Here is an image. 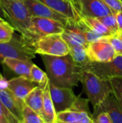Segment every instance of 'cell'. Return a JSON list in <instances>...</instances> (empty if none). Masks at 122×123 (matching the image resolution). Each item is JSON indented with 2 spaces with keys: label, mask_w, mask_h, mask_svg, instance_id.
Wrapping results in <instances>:
<instances>
[{
  "label": "cell",
  "mask_w": 122,
  "mask_h": 123,
  "mask_svg": "<svg viewBox=\"0 0 122 123\" xmlns=\"http://www.w3.org/2000/svg\"><path fill=\"white\" fill-rule=\"evenodd\" d=\"M81 17L100 18L113 14L103 0H73Z\"/></svg>",
  "instance_id": "10"
},
{
  "label": "cell",
  "mask_w": 122,
  "mask_h": 123,
  "mask_svg": "<svg viewBox=\"0 0 122 123\" xmlns=\"http://www.w3.org/2000/svg\"><path fill=\"white\" fill-rule=\"evenodd\" d=\"M119 35H120V37L122 38V32H119Z\"/></svg>",
  "instance_id": "34"
},
{
  "label": "cell",
  "mask_w": 122,
  "mask_h": 123,
  "mask_svg": "<svg viewBox=\"0 0 122 123\" xmlns=\"http://www.w3.org/2000/svg\"><path fill=\"white\" fill-rule=\"evenodd\" d=\"M88 99H85L81 98V120L79 123H95L94 119L90 115L88 108Z\"/></svg>",
  "instance_id": "27"
},
{
  "label": "cell",
  "mask_w": 122,
  "mask_h": 123,
  "mask_svg": "<svg viewBox=\"0 0 122 123\" xmlns=\"http://www.w3.org/2000/svg\"><path fill=\"white\" fill-rule=\"evenodd\" d=\"M95 123H113L109 115L106 112H101L93 118Z\"/></svg>",
  "instance_id": "30"
},
{
  "label": "cell",
  "mask_w": 122,
  "mask_h": 123,
  "mask_svg": "<svg viewBox=\"0 0 122 123\" xmlns=\"http://www.w3.org/2000/svg\"><path fill=\"white\" fill-rule=\"evenodd\" d=\"M101 112H107L113 123H122V107L113 94L109 95L99 107L94 110L95 115Z\"/></svg>",
  "instance_id": "15"
},
{
  "label": "cell",
  "mask_w": 122,
  "mask_h": 123,
  "mask_svg": "<svg viewBox=\"0 0 122 123\" xmlns=\"http://www.w3.org/2000/svg\"><path fill=\"white\" fill-rule=\"evenodd\" d=\"M0 102L22 123V112L25 104L7 88L6 80L0 82Z\"/></svg>",
  "instance_id": "12"
},
{
  "label": "cell",
  "mask_w": 122,
  "mask_h": 123,
  "mask_svg": "<svg viewBox=\"0 0 122 123\" xmlns=\"http://www.w3.org/2000/svg\"><path fill=\"white\" fill-rule=\"evenodd\" d=\"M54 11L72 21H81L82 17L76 8L73 0H40Z\"/></svg>",
  "instance_id": "14"
},
{
  "label": "cell",
  "mask_w": 122,
  "mask_h": 123,
  "mask_svg": "<svg viewBox=\"0 0 122 123\" xmlns=\"http://www.w3.org/2000/svg\"><path fill=\"white\" fill-rule=\"evenodd\" d=\"M6 86L17 99L24 101L27 96L39 85L28 78L19 76L6 81Z\"/></svg>",
  "instance_id": "13"
},
{
  "label": "cell",
  "mask_w": 122,
  "mask_h": 123,
  "mask_svg": "<svg viewBox=\"0 0 122 123\" xmlns=\"http://www.w3.org/2000/svg\"><path fill=\"white\" fill-rule=\"evenodd\" d=\"M51 84L59 87L73 88L81 81L83 68L78 66L70 54L64 56L41 55Z\"/></svg>",
  "instance_id": "1"
},
{
  "label": "cell",
  "mask_w": 122,
  "mask_h": 123,
  "mask_svg": "<svg viewBox=\"0 0 122 123\" xmlns=\"http://www.w3.org/2000/svg\"><path fill=\"white\" fill-rule=\"evenodd\" d=\"M104 39L111 44L117 55H122V38L119 32L105 37Z\"/></svg>",
  "instance_id": "26"
},
{
  "label": "cell",
  "mask_w": 122,
  "mask_h": 123,
  "mask_svg": "<svg viewBox=\"0 0 122 123\" xmlns=\"http://www.w3.org/2000/svg\"><path fill=\"white\" fill-rule=\"evenodd\" d=\"M36 54L34 44L20 34H14L9 42L0 43V64L6 58L31 61Z\"/></svg>",
  "instance_id": "4"
},
{
  "label": "cell",
  "mask_w": 122,
  "mask_h": 123,
  "mask_svg": "<svg viewBox=\"0 0 122 123\" xmlns=\"http://www.w3.org/2000/svg\"><path fill=\"white\" fill-rule=\"evenodd\" d=\"M50 91L57 114L70 109L78 99L72 88L56 86L50 82Z\"/></svg>",
  "instance_id": "9"
},
{
  "label": "cell",
  "mask_w": 122,
  "mask_h": 123,
  "mask_svg": "<svg viewBox=\"0 0 122 123\" xmlns=\"http://www.w3.org/2000/svg\"><path fill=\"white\" fill-rule=\"evenodd\" d=\"M98 19L112 32V34H115L119 32L116 14H111Z\"/></svg>",
  "instance_id": "24"
},
{
  "label": "cell",
  "mask_w": 122,
  "mask_h": 123,
  "mask_svg": "<svg viewBox=\"0 0 122 123\" xmlns=\"http://www.w3.org/2000/svg\"><path fill=\"white\" fill-rule=\"evenodd\" d=\"M81 82L94 110L113 94L110 81L103 80L88 70L83 69Z\"/></svg>",
  "instance_id": "3"
},
{
  "label": "cell",
  "mask_w": 122,
  "mask_h": 123,
  "mask_svg": "<svg viewBox=\"0 0 122 123\" xmlns=\"http://www.w3.org/2000/svg\"><path fill=\"white\" fill-rule=\"evenodd\" d=\"M113 89V94L122 103V79H114L110 80Z\"/></svg>",
  "instance_id": "28"
},
{
  "label": "cell",
  "mask_w": 122,
  "mask_h": 123,
  "mask_svg": "<svg viewBox=\"0 0 122 123\" xmlns=\"http://www.w3.org/2000/svg\"><path fill=\"white\" fill-rule=\"evenodd\" d=\"M0 123H22L0 102Z\"/></svg>",
  "instance_id": "25"
},
{
  "label": "cell",
  "mask_w": 122,
  "mask_h": 123,
  "mask_svg": "<svg viewBox=\"0 0 122 123\" xmlns=\"http://www.w3.org/2000/svg\"><path fill=\"white\" fill-rule=\"evenodd\" d=\"M116 17L119 26V32H122V12L116 14Z\"/></svg>",
  "instance_id": "31"
},
{
  "label": "cell",
  "mask_w": 122,
  "mask_h": 123,
  "mask_svg": "<svg viewBox=\"0 0 122 123\" xmlns=\"http://www.w3.org/2000/svg\"><path fill=\"white\" fill-rule=\"evenodd\" d=\"M22 123H45L41 116L24 105L22 112Z\"/></svg>",
  "instance_id": "22"
},
{
  "label": "cell",
  "mask_w": 122,
  "mask_h": 123,
  "mask_svg": "<svg viewBox=\"0 0 122 123\" xmlns=\"http://www.w3.org/2000/svg\"><path fill=\"white\" fill-rule=\"evenodd\" d=\"M2 64L5 65L17 75L29 79L31 68L34 63L29 60L6 58L4 59Z\"/></svg>",
  "instance_id": "17"
},
{
  "label": "cell",
  "mask_w": 122,
  "mask_h": 123,
  "mask_svg": "<svg viewBox=\"0 0 122 123\" xmlns=\"http://www.w3.org/2000/svg\"><path fill=\"white\" fill-rule=\"evenodd\" d=\"M36 53L52 56H64L69 54V47L62 34L44 36L34 44Z\"/></svg>",
  "instance_id": "5"
},
{
  "label": "cell",
  "mask_w": 122,
  "mask_h": 123,
  "mask_svg": "<svg viewBox=\"0 0 122 123\" xmlns=\"http://www.w3.org/2000/svg\"><path fill=\"white\" fill-rule=\"evenodd\" d=\"M83 69L91 71L106 81L122 79V55H116L113 61L107 63L91 62Z\"/></svg>",
  "instance_id": "7"
},
{
  "label": "cell",
  "mask_w": 122,
  "mask_h": 123,
  "mask_svg": "<svg viewBox=\"0 0 122 123\" xmlns=\"http://www.w3.org/2000/svg\"><path fill=\"white\" fill-rule=\"evenodd\" d=\"M82 19H83V22L90 29H91L96 33H98L104 37H107V36H110V35H113L112 32L98 18L82 17Z\"/></svg>",
  "instance_id": "20"
},
{
  "label": "cell",
  "mask_w": 122,
  "mask_h": 123,
  "mask_svg": "<svg viewBox=\"0 0 122 123\" xmlns=\"http://www.w3.org/2000/svg\"><path fill=\"white\" fill-rule=\"evenodd\" d=\"M14 28L8 22H0V43H7L14 35Z\"/></svg>",
  "instance_id": "23"
},
{
  "label": "cell",
  "mask_w": 122,
  "mask_h": 123,
  "mask_svg": "<svg viewBox=\"0 0 122 123\" xmlns=\"http://www.w3.org/2000/svg\"><path fill=\"white\" fill-rule=\"evenodd\" d=\"M57 123H63V122H60V121H58Z\"/></svg>",
  "instance_id": "35"
},
{
  "label": "cell",
  "mask_w": 122,
  "mask_h": 123,
  "mask_svg": "<svg viewBox=\"0 0 122 123\" xmlns=\"http://www.w3.org/2000/svg\"><path fill=\"white\" fill-rule=\"evenodd\" d=\"M0 3L6 21L15 31L32 43L30 32L32 16L24 3L22 0H0Z\"/></svg>",
  "instance_id": "2"
},
{
  "label": "cell",
  "mask_w": 122,
  "mask_h": 123,
  "mask_svg": "<svg viewBox=\"0 0 122 123\" xmlns=\"http://www.w3.org/2000/svg\"><path fill=\"white\" fill-rule=\"evenodd\" d=\"M29 9L32 17L50 18L62 22L65 26L70 19L65 16L54 11L40 0H22Z\"/></svg>",
  "instance_id": "11"
},
{
  "label": "cell",
  "mask_w": 122,
  "mask_h": 123,
  "mask_svg": "<svg viewBox=\"0 0 122 123\" xmlns=\"http://www.w3.org/2000/svg\"><path fill=\"white\" fill-rule=\"evenodd\" d=\"M45 87V86H38L33 91H32L24 100V102L27 106L30 107L40 115L43 105Z\"/></svg>",
  "instance_id": "18"
},
{
  "label": "cell",
  "mask_w": 122,
  "mask_h": 123,
  "mask_svg": "<svg viewBox=\"0 0 122 123\" xmlns=\"http://www.w3.org/2000/svg\"><path fill=\"white\" fill-rule=\"evenodd\" d=\"M29 79L33 82L37 84L39 86H46L47 84L49 82V79L47 73L44 72L35 64H33L31 68Z\"/></svg>",
  "instance_id": "21"
},
{
  "label": "cell",
  "mask_w": 122,
  "mask_h": 123,
  "mask_svg": "<svg viewBox=\"0 0 122 123\" xmlns=\"http://www.w3.org/2000/svg\"><path fill=\"white\" fill-rule=\"evenodd\" d=\"M40 116L45 123H57L58 114L55 111L50 91V81L44 89L43 105Z\"/></svg>",
  "instance_id": "16"
},
{
  "label": "cell",
  "mask_w": 122,
  "mask_h": 123,
  "mask_svg": "<svg viewBox=\"0 0 122 123\" xmlns=\"http://www.w3.org/2000/svg\"><path fill=\"white\" fill-rule=\"evenodd\" d=\"M6 22V21L4 19H2V18L0 17V22Z\"/></svg>",
  "instance_id": "33"
},
{
  "label": "cell",
  "mask_w": 122,
  "mask_h": 123,
  "mask_svg": "<svg viewBox=\"0 0 122 123\" xmlns=\"http://www.w3.org/2000/svg\"><path fill=\"white\" fill-rule=\"evenodd\" d=\"M107 6L111 10L112 13L116 14L122 12V1L121 0H103Z\"/></svg>",
  "instance_id": "29"
},
{
  "label": "cell",
  "mask_w": 122,
  "mask_h": 123,
  "mask_svg": "<svg viewBox=\"0 0 122 123\" xmlns=\"http://www.w3.org/2000/svg\"><path fill=\"white\" fill-rule=\"evenodd\" d=\"M68 47L70 51L69 54L78 66L83 69L91 62L87 55L86 47L81 45H69Z\"/></svg>",
  "instance_id": "19"
},
{
  "label": "cell",
  "mask_w": 122,
  "mask_h": 123,
  "mask_svg": "<svg viewBox=\"0 0 122 123\" xmlns=\"http://www.w3.org/2000/svg\"><path fill=\"white\" fill-rule=\"evenodd\" d=\"M118 101H119V100H118ZM119 103H120V105H121V106H122V103L121 102H119Z\"/></svg>",
  "instance_id": "36"
},
{
  "label": "cell",
  "mask_w": 122,
  "mask_h": 123,
  "mask_svg": "<svg viewBox=\"0 0 122 123\" xmlns=\"http://www.w3.org/2000/svg\"><path fill=\"white\" fill-rule=\"evenodd\" d=\"M121 1H122V0H121Z\"/></svg>",
  "instance_id": "37"
},
{
  "label": "cell",
  "mask_w": 122,
  "mask_h": 123,
  "mask_svg": "<svg viewBox=\"0 0 122 123\" xmlns=\"http://www.w3.org/2000/svg\"><path fill=\"white\" fill-rule=\"evenodd\" d=\"M5 79H4V78L2 76V75L1 74V73H0V82H1V81H4Z\"/></svg>",
  "instance_id": "32"
},
{
  "label": "cell",
  "mask_w": 122,
  "mask_h": 123,
  "mask_svg": "<svg viewBox=\"0 0 122 123\" xmlns=\"http://www.w3.org/2000/svg\"><path fill=\"white\" fill-rule=\"evenodd\" d=\"M104 37L88 45L86 48L87 55L91 62L107 63L113 61L117 55L111 44L106 41Z\"/></svg>",
  "instance_id": "8"
},
{
  "label": "cell",
  "mask_w": 122,
  "mask_h": 123,
  "mask_svg": "<svg viewBox=\"0 0 122 123\" xmlns=\"http://www.w3.org/2000/svg\"><path fill=\"white\" fill-rule=\"evenodd\" d=\"M64 30L65 25L59 21L45 17H32L30 32L34 44L42 37L63 34Z\"/></svg>",
  "instance_id": "6"
}]
</instances>
